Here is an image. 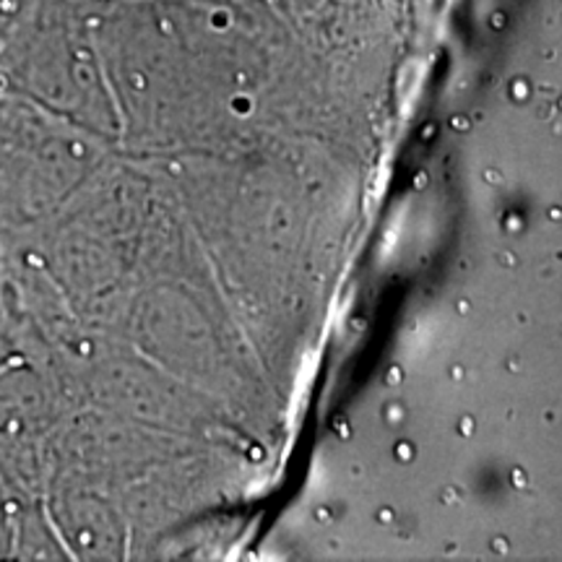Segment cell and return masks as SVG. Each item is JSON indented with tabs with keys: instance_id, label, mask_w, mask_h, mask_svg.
Listing matches in <instances>:
<instances>
[{
	"instance_id": "6da1fadb",
	"label": "cell",
	"mask_w": 562,
	"mask_h": 562,
	"mask_svg": "<svg viewBox=\"0 0 562 562\" xmlns=\"http://www.w3.org/2000/svg\"><path fill=\"white\" fill-rule=\"evenodd\" d=\"M40 0H0V42L16 30Z\"/></svg>"
},
{
	"instance_id": "7a4b0ae2",
	"label": "cell",
	"mask_w": 562,
	"mask_h": 562,
	"mask_svg": "<svg viewBox=\"0 0 562 562\" xmlns=\"http://www.w3.org/2000/svg\"><path fill=\"white\" fill-rule=\"evenodd\" d=\"M21 355H24V351L11 347V331H9V323H5V307L3 302H0V368H5V364L16 360Z\"/></svg>"
},
{
	"instance_id": "3957f363",
	"label": "cell",
	"mask_w": 562,
	"mask_h": 562,
	"mask_svg": "<svg viewBox=\"0 0 562 562\" xmlns=\"http://www.w3.org/2000/svg\"><path fill=\"white\" fill-rule=\"evenodd\" d=\"M11 550V505L0 508V554Z\"/></svg>"
},
{
	"instance_id": "277c9868",
	"label": "cell",
	"mask_w": 562,
	"mask_h": 562,
	"mask_svg": "<svg viewBox=\"0 0 562 562\" xmlns=\"http://www.w3.org/2000/svg\"><path fill=\"white\" fill-rule=\"evenodd\" d=\"M398 456H402L404 461H409L414 453H412V448H409V446H398Z\"/></svg>"
}]
</instances>
